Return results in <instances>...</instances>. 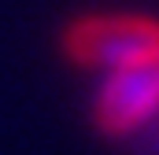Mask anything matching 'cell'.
I'll return each mask as SVG.
<instances>
[{
	"label": "cell",
	"instance_id": "obj_1",
	"mask_svg": "<svg viewBox=\"0 0 159 155\" xmlns=\"http://www.w3.org/2000/svg\"><path fill=\"white\" fill-rule=\"evenodd\" d=\"M67 52L85 67H133L159 59V22L141 15H96L81 19L67 33Z\"/></svg>",
	"mask_w": 159,
	"mask_h": 155
},
{
	"label": "cell",
	"instance_id": "obj_2",
	"mask_svg": "<svg viewBox=\"0 0 159 155\" xmlns=\"http://www.w3.org/2000/svg\"><path fill=\"white\" fill-rule=\"evenodd\" d=\"M159 111V59L115 67L96 96V122L107 133H133Z\"/></svg>",
	"mask_w": 159,
	"mask_h": 155
}]
</instances>
